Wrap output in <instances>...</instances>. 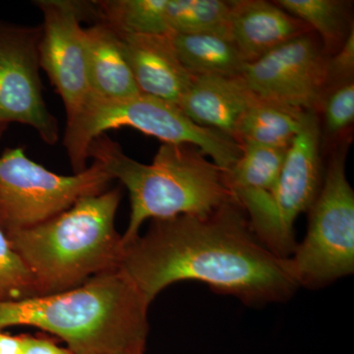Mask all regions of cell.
Returning a JSON list of instances; mask_svg holds the SVG:
<instances>
[{"label": "cell", "instance_id": "obj_24", "mask_svg": "<svg viewBox=\"0 0 354 354\" xmlns=\"http://www.w3.org/2000/svg\"><path fill=\"white\" fill-rule=\"evenodd\" d=\"M354 28L342 44L341 48L327 59V88L353 81ZM325 92V93H326Z\"/></svg>", "mask_w": 354, "mask_h": 354}, {"label": "cell", "instance_id": "obj_11", "mask_svg": "<svg viewBox=\"0 0 354 354\" xmlns=\"http://www.w3.org/2000/svg\"><path fill=\"white\" fill-rule=\"evenodd\" d=\"M241 146V157L225 171L228 186L260 241L279 257H290L297 241L283 227L274 200L288 148Z\"/></svg>", "mask_w": 354, "mask_h": 354}, {"label": "cell", "instance_id": "obj_18", "mask_svg": "<svg viewBox=\"0 0 354 354\" xmlns=\"http://www.w3.org/2000/svg\"><path fill=\"white\" fill-rule=\"evenodd\" d=\"M184 68L193 77H239L247 62L234 41L213 34L171 35Z\"/></svg>", "mask_w": 354, "mask_h": 354}, {"label": "cell", "instance_id": "obj_13", "mask_svg": "<svg viewBox=\"0 0 354 354\" xmlns=\"http://www.w3.org/2000/svg\"><path fill=\"white\" fill-rule=\"evenodd\" d=\"M141 94L178 104L193 76L177 57L171 35H118Z\"/></svg>", "mask_w": 354, "mask_h": 354}, {"label": "cell", "instance_id": "obj_3", "mask_svg": "<svg viewBox=\"0 0 354 354\" xmlns=\"http://www.w3.org/2000/svg\"><path fill=\"white\" fill-rule=\"evenodd\" d=\"M88 158L101 162L129 193L131 211L123 246L138 236L146 221L206 216L237 202L225 171L195 146L162 144L152 164L146 165L128 157L104 134L91 144Z\"/></svg>", "mask_w": 354, "mask_h": 354}, {"label": "cell", "instance_id": "obj_4", "mask_svg": "<svg viewBox=\"0 0 354 354\" xmlns=\"http://www.w3.org/2000/svg\"><path fill=\"white\" fill-rule=\"evenodd\" d=\"M120 188L81 198L34 227L6 232L34 281L37 295L80 286L120 269L122 235L115 228Z\"/></svg>", "mask_w": 354, "mask_h": 354}, {"label": "cell", "instance_id": "obj_23", "mask_svg": "<svg viewBox=\"0 0 354 354\" xmlns=\"http://www.w3.org/2000/svg\"><path fill=\"white\" fill-rule=\"evenodd\" d=\"M319 109L323 113L324 133L337 138L349 129L354 121L353 81L330 88L324 95Z\"/></svg>", "mask_w": 354, "mask_h": 354}, {"label": "cell", "instance_id": "obj_19", "mask_svg": "<svg viewBox=\"0 0 354 354\" xmlns=\"http://www.w3.org/2000/svg\"><path fill=\"white\" fill-rule=\"evenodd\" d=\"M167 0L91 1V19L108 26L118 35H171Z\"/></svg>", "mask_w": 354, "mask_h": 354}, {"label": "cell", "instance_id": "obj_10", "mask_svg": "<svg viewBox=\"0 0 354 354\" xmlns=\"http://www.w3.org/2000/svg\"><path fill=\"white\" fill-rule=\"evenodd\" d=\"M327 59L311 32L247 64L241 77L261 99L318 113L327 88Z\"/></svg>", "mask_w": 354, "mask_h": 354}, {"label": "cell", "instance_id": "obj_21", "mask_svg": "<svg viewBox=\"0 0 354 354\" xmlns=\"http://www.w3.org/2000/svg\"><path fill=\"white\" fill-rule=\"evenodd\" d=\"M167 26L172 34L230 37V1L167 0Z\"/></svg>", "mask_w": 354, "mask_h": 354}, {"label": "cell", "instance_id": "obj_8", "mask_svg": "<svg viewBox=\"0 0 354 354\" xmlns=\"http://www.w3.org/2000/svg\"><path fill=\"white\" fill-rule=\"evenodd\" d=\"M41 26L0 21V137L12 123L34 128L48 145L59 139L58 121L46 106L39 78Z\"/></svg>", "mask_w": 354, "mask_h": 354}, {"label": "cell", "instance_id": "obj_25", "mask_svg": "<svg viewBox=\"0 0 354 354\" xmlns=\"http://www.w3.org/2000/svg\"><path fill=\"white\" fill-rule=\"evenodd\" d=\"M21 354H73L68 348H62L48 337L21 335Z\"/></svg>", "mask_w": 354, "mask_h": 354}, {"label": "cell", "instance_id": "obj_9", "mask_svg": "<svg viewBox=\"0 0 354 354\" xmlns=\"http://www.w3.org/2000/svg\"><path fill=\"white\" fill-rule=\"evenodd\" d=\"M43 14L39 44V67L46 72L71 120L90 95L85 32L81 22L90 19L88 1L37 0Z\"/></svg>", "mask_w": 354, "mask_h": 354}, {"label": "cell", "instance_id": "obj_5", "mask_svg": "<svg viewBox=\"0 0 354 354\" xmlns=\"http://www.w3.org/2000/svg\"><path fill=\"white\" fill-rule=\"evenodd\" d=\"M121 127L138 130L162 144L197 147L225 171L241 155V146L234 138L195 124L171 102L143 94L120 101L88 97L80 111L66 120L64 144L74 174L87 169L88 150L97 137Z\"/></svg>", "mask_w": 354, "mask_h": 354}, {"label": "cell", "instance_id": "obj_17", "mask_svg": "<svg viewBox=\"0 0 354 354\" xmlns=\"http://www.w3.org/2000/svg\"><path fill=\"white\" fill-rule=\"evenodd\" d=\"M306 111L256 95L237 125L234 140L239 145L288 149L301 129Z\"/></svg>", "mask_w": 354, "mask_h": 354}, {"label": "cell", "instance_id": "obj_2", "mask_svg": "<svg viewBox=\"0 0 354 354\" xmlns=\"http://www.w3.org/2000/svg\"><path fill=\"white\" fill-rule=\"evenodd\" d=\"M149 306L118 269L62 292L0 299V330L37 328L73 353L146 349Z\"/></svg>", "mask_w": 354, "mask_h": 354}, {"label": "cell", "instance_id": "obj_26", "mask_svg": "<svg viewBox=\"0 0 354 354\" xmlns=\"http://www.w3.org/2000/svg\"><path fill=\"white\" fill-rule=\"evenodd\" d=\"M21 335H12L0 330V354H21Z\"/></svg>", "mask_w": 354, "mask_h": 354}, {"label": "cell", "instance_id": "obj_1", "mask_svg": "<svg viewBox=\"0 0 354 354\" xmlns=\"http://www.w3.org/2000/svg\"><path fill=\"white\" fill-rule=\"evenodd\" d=\"M120 270L149 304L184 281L249 306L288 301L299 288L288 258L260 241L237 202L206 216L151 221L146 234L123 246Z\"/></svg>", "mask_w": 354, "mask_h": 354}, {"label": "cell", "instance_id": "obj_20", "mask_svg": "<svg viewBox=\"0 0 354 354\" xmlns=\"http://www.w3.org/2000/svg\"><path fill=\"white\" fill-rule=\"evenodd\" d=\"M321 37L325 55H334L353 29L349 2L341 0H278L274 1Z\"/></svg>", "mask_w": 354, "mask_h": 354}, {"label": "cell", "instance_id": "obj_16", "mask_svg": "<svg viewBox=\"0 0 354 354\" xmlns=\"http://www.w3.org/2000/svg\"><path fill=\"white\" fill-rule=\"evenodd\" d=\"M84 32L88 97L120 101L141 94L123 55L118 34L102 23L84 28Z\"/></svg>", "mask_w": 354, "mask_h": 354}, {"label": "cell", "instance_id": "obj_7", "mask_svg": "<svg viewBox=\"0 0 354 354\" xmlns=\"http://www.w3.org/2000/svg\"><path fill=\"white\" fill-rule=\"evenodd\" d=\"M113 180L97 160L82 172L60 176L28 158L23 147L6 149L0 157V227H34L81 198L104 192Z\"/></svg>", "mask_w": 354, "mask_h": 354}, {"label": "cell", "instance_id": "obj_12", "mask_svg": "<svg viewBox=\"0 0 354 354\" xmlns=\"http://www.w3.org/2000/svg\"><path fill=\"white\" fill-rule=\"evenodd\" d=\"M322 129L318 113L307 111L304 125L286 151L274 200L286 232L295 236V223L318 196L323 183L320 147Z\"/></svg>", "mask_w": 354, "mask_h": 354}, {"label": "cell", "instance_id": "obj_15", "mask_svg": "<svg viewBox=\"0 0 354 354\" xmlns=\"http://www.w3.org/2000/svg\"><path fill=\"white\" fill-rule=\"evenodd\" d=\"M256 95L239 77H193L177 106L199 127L234 139L237 125Z\"/></svg>", "mask_w": 354, "mask_h": 354}, {"label": "cell", "instance_id": "obj_22", "mask_svg": "<svg viewBox=\"0 0 354 354\" xmlns=\"http://www.w3.org/2000/svg\"><path fill=\"white\" fill-rule=\"evenodd\" d=\"M31 274L0 227V299L36 297Z\"/></svg>", "mask_w": 354, "mask_h": 354}, {"label": "cell", "instance_id": "obj_6", "mask_svg": "<svg viewBox=\"0 0 354 354\" xmlns=\"http://www.w3.org/2000/svg\"><path fill=\"white\" fill-rule=\"evenodd\" d=\"M308 212L307 234L288 260L298 286L313 290L354 272V192L344 151L330 158Z\"/></svg>", "mask_w": 354, "mask_h": 354}, {"label": "cell", "instance_id": "obj_27", "mask_svg": "<svg viewBox=\"0 0 354 354\" xmlns=\"http://www.w3.org/2000/svg\"><path fill=\"white\" fill-rule=\"evenodd\" d=\"M73 354H145V349H131L124 351H102V353H87Z\"/></svg>", "mask_w": 354, "mask_h": 354}, {"label": "cell", "instance_id": "obj_14", "mask_svg": "<svg viewBox=\"0 0 354 354\" xmlns=\"http://www.w3.org/2000/svg\"><path fill=\"white\" fill-rule=\"evenodd\" d=\"M311 32L308 26L274 1H230V37L247 64Z\"/></svg>", "mask_w": 354, "mask_h": 354}]
</instances>
